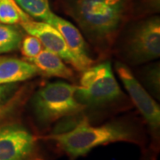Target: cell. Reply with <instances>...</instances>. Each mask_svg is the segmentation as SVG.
<instances>
[{
  "instance_id": "6da1fadb",
  "label": "cell",
  "mask_w": 160,
  "mask_h": 160,
  "mask_svg": "<svg viewBox=\"0 0 160 160\" xmlns=\"http://www.w3.org/2000/svg\"><path fill=\"white\" fill-rule=\"evenodd\" d=\"M129 0H69L68 12L92 42L109 46L125 21Z\"/></svg>"
},
{
  "instance_id": "7a4b0ae2",
  "label": "cell",
  "mask_w": 160,
  "mask_h": 160,
  "mask_svg": "<svg viewBox=\"0 0 160 160\" xmlns=\"http://www.w3.org/2000/svg\"><path fill=\"white\" fill-rule=\"evenodd\" d=\"M45 139L53 141L70 158L86 156L92 149L118 142H136L134 129L128 124L111 122L102 126H91L87 119L80 121L71 130L54 133Z\"/></svg>"
},
{
  "instance_id": "3957f363",
  "label": "cell",
  "mask_w": 160,
  "mask_h": 160,
  "mask_svg": "<svg viewBox=\"0 0 160 160\" xmlns=\"http://www.w3.org/2000/svg\"><path fill=\"white\" fill-rule=\"evenodd\" d=\"M76 92L77 86L62 81L43 86L32 100L36 118L41 124L48 125L82 111L85 105L77 99Z\"/></svg>"
},
{
  "instance_id": "277c9868",
  "label": "cell",
  "mask_w": 160,
  "mask_h": 160,
  "mask_svg": "<svg viewBox=\"0 0 160 160\" xmlns=\"http://www.w3.org/2000/svg\"><path fill=\"white\" fill-rule=\"evenodd\" d=\"M82 72L76 96L85 106H101L122 96L123 92L110 62H105L90 66Z\"/></svg>"
},
{
  "instance_id": "5b68a950",
  "label": "cell",
  "mask_w": 160,
  "mask_h": 160,
  "mask_svg": "<svg viewBox=\"0 0 160 160\" xmlns=\"http://www.w3.org/2000/svg\"><path fill=\"white\" fill-rule=\"evenodd\" d=\"M126 52L133 63L152 61L160 55V19L154 16L139 22L127 37Z\"/></svg>"
},
{
  "instance_id": "8992f818",
  "label": "cell",
  "mask_w": 160,
  "mask_h": 160,
  "mask_svg": "<svg viewBox=\"0 0 160 160\" xmlns=\"http://www.w3.org/2000/svg\"><path fill=\"white\" fill-rule=\"evenodd\" d=\"M36 137L21 124L0 125V160H29L34 153Z\"/></svg>"
},
{
  "instance_id": "52a82bcc",
  "label": "cell",
  "mask_w": 160,
  "mask_h": 160,
  "mask_svg": "<svg viewBox=\"0 0 160 160\" xmlns=\"http://www.w3.org/2000/svg\"><path fill=\"white\" fill-rule=\"evenodd\" d=\"M115 69L129 96L149 126L158 130L160 126V108L153 98L133 76L132 70L122 62H117Z\"/></svg>"
},
{
  "instance_id": "ba28073f",
  "label": "cell",
  "mask_w": 160,
  "mask_h": 160,
  "mask_svg": "<svg viewBox=\"0 0 160 160\" xmlns=\"http://www.w3.org/2000/svg\"><path fill=\"white\" fill-rule=\"evenodd\" d=\"M27 33L36 37L41 42L45 48L58 54L63 61L71 64L77 70H79L78 62L69 51L62 34L49 23L35 21L23 12L19 23Z\"/></svg>"
},
{
  "instance_id": "9c48e42d",
  "label": "cell",
  "mask_w": 160,
  "mask_h": 160,
  "mask_svg": "<svg viewBox=\"0 0 160 160\" xmlns=\"http://www.w3.org/2000/svg\"><path fill=\"white\" fill-rule=\"evenodd\" d=\"M45 22L51 24L62 34L69 51L72 52L78 62L79 71H84L92 66L93 61L88 53L86 41L81 31L74 24L58 16L55 13H52L48 21Z\"/></svg>"
},
{
  "instance_id": "30bf717a",
  "label": "cell",
  "mask_w": 160,
  "mask_h": 160,
  "mask_svg": "<svg viewBox=\"0 0 160 160\" xmlns=\"http://www.w3.org/2000/svg\"><path fill=\"white\" fill-rule=\"evenodd\" d=\"M39 73V70L29 62L14 57L0 56V86L31 79Z\"/></svg>"
},
{
  "instance_id": "8fae6325",
  "label": "cell",
  "mask_w": 160,
  "mask_h": 160,
  "mask_svg": "<svg viewBox=\"0 0 160 160\" xmlns=\"http://www.w3.org/2000/svg\"><path fill=\"white\" fill-rule=\"evenodd\" d=\"M40 73L46 75L48 77H56L61 78L69 79L73 77V70L69 68L62 58L58 54L43 49L38 56L29 60Z\"/></svg>"
},
{
  "instance_id": "7c38bea8",
  "label": "cell",
  "mask_w": 160,
  "mask_h": 160,
  "mask_svg": "<svg viewBox=\"0 0 160 160\" xmlns=\"http://www.w3.org/2000/svg\"><path fill=\"white\" fill-rule=\"evenodd\" d=\"M22 38V32L19 28L0 23V54L19 49Z\"/></svg>"
},
{
  "instance_id": "4fadbf2b",
  "label": "cell",
  "mask_w": 160,
  "mask_h": 160,
  "mask_svg": "<svg viewBox=\"0 0 160 160\" xmlns=\"http://www.w3.org/2000/svg\"><path fill=\"white\" fill-rule=\"evenodd\" d=\"M19 7L29 17L41 22H47L53 13L48 0H14Z\"/></svg>"
},
{
  "instance_id": "5bb4252c",
  "label": "cell",
  "mask_w": 160,
  "mask_h": 160,
  "mask_svg": "<svg viewBox=\"0 0 160 160\" xmlns=\"http://www.w3.org/2000/svg\"><path fill=\"white\" fill-rule=\"evenodd\" d=\"M26 96L27 92L25 90L20 89L0 106V125L10 121L12 118L17 113L25 102Z\"/></svg>"
},
{
  "instance_id": "9a60e30c",
  "label": "cell",
  "mask_w": 160,
  "mask_h": 160,
  "mask_svg": "<svg viewBox=\"0 0 160 160\" xmlns=\"http://www.w3.org/2000/svg\"><path fill=\"white\" fill-rule=\"evenodd\" d=\"M23 12L14 0H0V23L18 24Z\"/></svg>"
},
{
  "instance_id": "2e32d148",
  "label": "cell",
  "mask_w": 160,
  "mask_h": 160,
  "mask_svg": "<svg viewBox=\"0 0 160 160\" xmlns=\"http://www.w3.org/2000/svg\"><path fill=\"white\" fill-rule=\"evenodd\" d=\"M20 47L22 55L27 60H30L38 56L40 52L43 50V45L41 42L36 37L31 35L23 38Z\"/></svg>"
},
{
  "instance_id": "e0dca14e",
  "label": "cell",
  "mask_w": 160,
  "mask_h": 160,
  "mask_svg": "<svg viewBox=\"0 0 160 160\" xmlns=\"http://www.w3.org/2000/svg\"><path fill=\"white\" fill-rule=\"evenodd\" d=\"M14 90H15V84L0 86V106L6 102L14 93Z\"/></svg>"
}]
</instances>
